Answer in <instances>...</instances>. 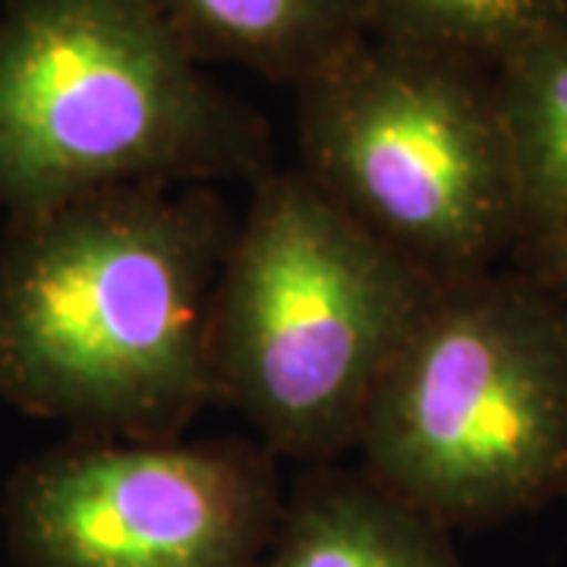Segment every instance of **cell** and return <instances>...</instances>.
Returning <instances> with one entry per match:
<instances>
[{
    "instance_id": "obj_1",
    "label": "cell",
    "mask_w": 567,
    "mask_h": 567,
    "mask_svg": "<svg viewBox=\"0 0 567 567\" xmlns=\"http://www.w3.org/2000/svg\"><path fill=\"white\" fill-rule=\"evenodd\" d=\"M230 237L218 199L171 186L10 218L0 398L107 439H177L218 401L212 328Z\"/></svg>"
},
{
    "instance_id": "obj_2",
    "label": "cell",
    "mask_w": 567,
    "mask_h": 567,
    "mask_svg": "<svg viewBox=\"0 0 567 567\" xmlns=\"http://www.w3.org/2000/svg\"><path fill=\"white\" fill-rule=\"evenodd\" d=\"M265 121L152 0L0 3V212L271 167Z\"/></svg>"
},
{
    "instance_id": "obj_3",
    "label": "cell",
    "mask_w": 567,
    "mask_h": 567,
    "mask_svg": "<svg viewBox=\"0 0 567 567\" xmlns=\"http://www.w3.org/2000/svg\"><path fill=\"white\" fill-rule=\"evenodd\" d=\"M439 290L306 181L268 171L215 293V385L271 454L357 447L388 365Z\"/></svg>"
},
{
    "instance_id": "obj_4",
    "label": "cell",
    "mask_w": 567,
    "mask_h": 567,
    "mask_svg": "<svg viewBox=\"0 0 567 567\" xmlns=\"http://www.w3.org/2000/svg\"><path fill=\"white\" fill-rule=\"evenodd\" d=\"M363 473L442 529L567 495V312L536 275L439 284L357 439Z\"/></svg>"
},
{
    "instance_id": "obj_5",
    "label": "cell",
    "mask_w": 567,
    "mask_h": 567,
    "mask_svg": "<svg viewBox=\"0 0 567 567\" xmlns=\"http://www.w3.org/2000/svg\"><path fill=\"white\" fill-rule=\"evenodd\" d=\"M293 89L297 171L391 252L447 284L517 246L495 70L365 32Z\"/></svg>"
},
{
    "instance_id": "obj_6",
    "label": "cell",
    "mask_w": 567,
    "mask_h": 567,
    "mask_svg": "<svg viewBox=\"0 0 567 567\" xmlns=\"http://www.w3.org/2000/svg\"><path fill=\"white\" fill-rule=\"evenodd\" d=\"M281 511L268 447L92 435L20 466L3 524L20 567H259Z\"/></svg>"
},
{
    "instance_id": "obj_7",
    "label": "cell",
    "mask_w": 567,
    "mask_h": 567,
    "mask_svg": "<svg viewBox=\"0 0 567 567\" xmlns=\"http://www.w3.org/2000/svg\"><path fill=\"white\" fill-rule=\"evenodd\" d=\"M259 567H464L447 529L365 473H312L287 502Z\"/></svg>"
},
{
    "instance_id": "obj_8",
    "label": "cell",
    "mask_w": 567,
    "mask_h": 567,
    "mask_svg": "<svg viewBox=\"0 0 567 567\" xmlns=\"http://www.w3.org/2000/svg\"><path fill=\"white\" fill-rule=\"evenodd\" d=\"M199 61L303 82L369 32L365 0H152Z\"/></svg>"
},
{
    "instance_id": "obj_9",
    "label": "cell",
    "mask_w": 567,
    "mask_h": 567,
    "mask_svg": "<svg viewBox=\"0 0 567 567\" xmlns=\"http://www.w3.org/2000/svg\"><path fill=\"white\" fill-rule=\"evenodd\" d=\"M505 121L517 246L539 256L567 240V25L495 66Z\"/></svg>"
},
{
    "instance_id": "obj_10",
    "label": "cell",
    "mask_w": 567,
    "mask_h": 567,
    "mask_svg": "<svg viewBox=\"0 0 567 567\" xmlns=\"http://www.w3.org/2000/svg\"><path fill=\"white\" fill-rule=\"evenodd\" d=\"M369 32L495 70L567 25V0H365Z\"/></svg>"
},
{
    "instance_id": "obj_11",
    "label": "cell",
    "mask_w": 567,
    "mask_h": 567,
    "mask_svg": "<svg viewBox=\"0 0 567 567\" xmlns=\"http://www.w3.org/2000/svg\"><path fill=\"white\" fill-rule=\"evenodd\" d=\"M533 259H536V271L533 275L546 284L548 290H551V297L567 312V240L551 246L546 252H539V256H533Z\"/></svg>"
}]
</instances>
